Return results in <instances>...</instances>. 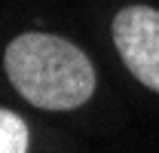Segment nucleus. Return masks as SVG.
Returning <instances> with one entry per match:
<instances>
[{
	"instance_id": "f257e3e1",
	"label": "nucleus",
	"mask_w": 159,
	"mask_h": 153,
	"mask_svg": "<svg viewBox=\"0 0 159 153\" xmlns=\"http://www.w3.org/2000/svg\"><path fill=\"white\" fill-rule=\"evenodd\" d=\"M6 74L31 104L46 110H74L95 92L92 61L70 40L55 34H21L9 43Z\"/></svg>"
},
{
	"instance_id": "7ed1b4c3",
	"label": "nucleus",
	"mask_w": 159,
	"mask_h": 153,
	"mask_svg": "<svg viewBox=\"0 0 159 153\" xmlns=\"http://www.w3.org/2000/svg\"><path fill=\"white\" fill-rule=\"evenodd\" d=\"M0 153H28V126L12 110H0Z\"/></svg>"
},
{
	"instance_id": "f03ea898",
	"label": "nucleus",
	"mask_w": 159,
	"mask_h": 153,
	"mask_svg": "<svg viewBox=\"0 0 159 153\" xmlns=\"http://www.w3.org/2000/svg\"><path fill=\"white\" fill-rule=\"evenodd\" d=\"M113 43L125 67L144 86L159 92V12L150 6H125L113 19Z\"/></svg>"
}]
</instances>
